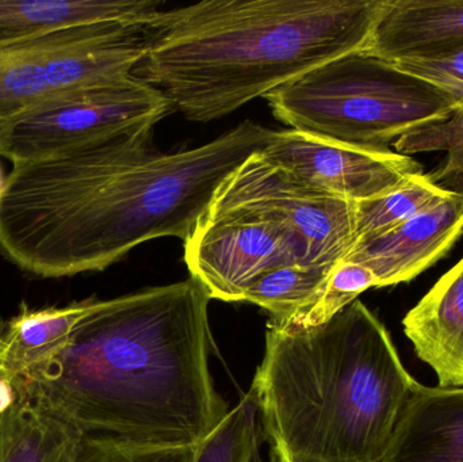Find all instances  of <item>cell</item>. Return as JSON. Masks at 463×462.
<instances>
[{
	"label": "cell",
	"instance_id": "6da1fadb",
	"mask_svg": "<svg viewBox=\"0 0 463 462\" xmlns=\"http://www.w3.org/2000/svg\"><path fill=\"white\" fill-rule=\"evenodd\" d=\"M274 132L247 119L197 148L159 152L154 129L137 130L13 165L0 193V254L57 279L106 270L155 239L184 241Z\"/></svg>",
	"mask_w": 463,
	"mask_h": 462
},
{
	"label": "cell",
	"instance_id": "7a4b0ae2",
	"mask_svg": "<svg viewBox=\"0 0 463 462\" xmlns=\"http://www.w3.org/2000/svg\"><path fill=\"white\" fill-rule=\"evenodd\" d=\"M211 300L192 277L100 300L61 353L13 385L83 437L197 447L230 412L212 377Z\"/></svg>",
	"mask_w": 463,
	"mask_h": 462
},
{
	"label": "cell",
	"instance_id": "3957f363",
	"mask_svg": "<svg viewBox=\"0 0 463 462\" xmlns=\"http://www.w3.org/2000/svg\"><path fill=\"white\" fill-rule=\"evenodd\" d=\"M385 0H203L159 10L133 76L190 121L222 118L366 48Z\"/></svg>",
	"mask_w": 463,
	"mask_h": 462
},
{
	"label": "cell",
	"instance_id": "277c9868",
	"mask_svg": "<svg viewBox=\"0 0 463 462\" xmlns=\"http://www.w3.org/2000/svg\"><path fill=\"white\" fill-rule=\"evenodd\" d=\"M419 382L355 300L307 328L267 325L250 392L282 462H383Z\"/></svg>",
	"mask_w": 463,
	"mask_h": 462
},
{
	"label": "cell",
	"instance_id": "5b68a950",
	"mask_svg": "<svg viewBox=\"0 0 463 462\" xmlns=\"http://www.w3.org/2000/svg\"><path fill=\"white\" fill-rule=\"evenodd\" d=\"M266 99L291 129L381 149L448 118L458 106L432 84L362 51L307 71Z\"/></svg>",
	"mask_w": 463,
	"mask_h": 462
},
{
	"label": "cell",
	"instance_id": "8992f818",
	"mask_svg": "<svg viewBox=\"0 0 463 462\" xmlns=\"http://www.w3.org/2000/svg\"><path fill=\"white\" fill-rule=\"evenodd\" d=\"M146 40L144 24L102 22L0 49V124L62 92L133 75Z\"/></svg>",
	"mask_w": 463,
	"mask_h": 462
},
{
	"label": "cell",
	"instance_id": "52a82bcc",
	"mask_svg": "<svg viewBox=\"0 0 463 462\" xmlns=\"http://www.w3.org/2000/svg\"><path fill=\"white\" fill-rule=\"evenodd\" d=\"M170 102L129 75L56 95L0 124V156L13 165L57 156L124 133L154 129Z\"/></svg>",
	"mask_w": 463,
	"mask_h": 462
},
{
	"label": "cell",
	"instance_id": "ba28073f",
	"mask_svg": "<svg viewBox=\"0 0 463 462\" xmlns=\"http://www.w3.org/2000/svg\"><path fill=\"white\" fill-rule=\"evenodd\" d=\"M190 277L212 300L237 303L261 274L305 263L301 247L274 217L214 198L205 216L184 241Z\"/></svg>",
	"mask_w": 463,
	"mask_h": 462
},
{
	"label": "cell",
	"instance_id": "9c48e42d",
	"mask_svg": "<svg viewBox=\"0 0 463 462\" xmlns=\"http://www.w3.org/2000/svg\"><path fill=\"white\" fill-rule=\"evenodd\" d=\"M216 200L282 222L298 241L307 265L334 269L358 243L356 203L298 181L259 154L231 175Z\"/></svg>",
	"mask_w": 463,
	"mask_h": 462
},
{
	"label": "cell",
	"instance_id": "30bf717a",
	"mask_svg": "<svg viewBox=\"0 0 463 462\" xmlns=\"http://www.w3.org/2000/svg\"><path fill=\"white\" fill-rule=\"evenodd\" d=\"M259 157L298 181L353 203L383 197L426 174L408 155L294 129L274 132Z\"/></svg>",
	"mask_w": 463,
	"mask_h": 462
},
{
	"label": "cell",
	"instance_id": "8fae6325",
	"mask_svg": "<svg viewBox=\"0 0 463 462\" xmlns=\"http://www.w3.org/2000/svg\"><path fill=\"white\" fill-rule=\"evenodd\" d=\"M463 235V195L453 192L442 203L397 225L359 240L345 260L374 273L378 288L412 281L442 259Z\"/></svg>",
	"mask_w": 463,
	"mask_h": 462
},
{
	"label": "cell",
	"instance_id": "7c38bea8",
	"mask_svg": "<svg viewBox=\"0 0 463 462\" xmlns=\"http://www.w3.org/2000/svg\"><path fill=\"white\" fill-rule=\"evenodd\" d=\"M463 46V0H385L364 53L389 62Z\"/></svg>",
	"mask_w": 463,
	"mask_h": 462
},
{
	"label": "cell",
	"instance_id": "4fadbf2b",
	"mask_svg": "<svg viewBox=\"0 0 463 462\" xmlns=\"http://www.w3.org/2000/svg\"><path fill=\"white\" fill-rule=\"evenodd\" d=\"M405 336L440 388H463V258L405 315Z\"/></svg>",
	"mask_w": 463,
	"mask_h": 462
},
{
	"label": "cell",
	"instance_id": "5bb4252c",
	"mask_svg": "<svg viewBox=\"0 0 463 462\" xmlns=\"http://www.w3.org/2000/svg\"><path fill=\"white\" fill-rule=\"evenodd\" d=\"M383 462H463V388L419 384Z\"/></svg>",
	"mask_w": 463,
	"mask_h": 462
},
{
	"label": "cell",
	"instance_id": "9a60e30c",
	"mask_svg": "<svg viewBox=\"0 0 463 462\" xmlns=\"http://www.w3.org/2000/svg\"><path fill=\"white\" fill-rule=\"evenodd\" d=\"M162 5L160 0H0V49L80 24H141Z\"/></svg>",
	"mask_w": 463,
	"mask_h": 462
},
{
	"label": "cell",
	"instance_id": "2e32d148",
	"mask_svg": "<svg viewBox=\"0 0 463 462\" xmlns=\"http://www.w3.org/2000/svg\"><path fill=\"white\" fill-rule=\"evenodd\" d=\"M99 304L97 298H87L64 306L34 309L22 303L0 335V376L14 384L56 357Z\"/></svg>",
	"mask_w": 463,
	"mask_h": 462
},
{
	"label": "cell",
	"instance_id": "e0dca14e",
	"mask_svg": "<svg viewBox=\"0 0 463 462\" xmlns=\"http://www.w3.org/2000/svg\"><path fill=\"white\" fill-rule=\"evenodd\" d=\"M16 393V403L0 415V462H76L80 431Z\"/></svg>",
	"mask_w": 463,
	"mask_h": 462
},
{
	"label": "cell",
	"instance_id": "ac0fdd59",
	"mask_svg": "<svg viewBox=\"0 0 463 462\" xmlns=\"http://www.w3.org/2000/svg\"><path fill=\"white\" fill-rule=\"evenodd\" d=\"M334 269L290 263L259 276L245 290L242 300L269 312V325L280 327L294 315L315 303Z\"/></svg>",
	"mask_w": 463,
	"mask_h": 462
},
{
	"label": "cell",
	"instance_id": "d6986e66",
	"mask_svg": "<svg viewBox=\"0 0 463 462\" xmlns=\"http://www.w3.org/2000/svg\"><path fill=\"white\" fill-rule=\"evenodd\" d=\"M451 194V190L434 184L427 174L383 197L356 203L358 241L381 235L397 225L434 208Z\"/></svg>",
	"mask_w": 463,
	"mask_h": 462
},
{
	"label": "cell",
	"instance_id": "ffe728a7",
	"mask_svg": "<svg viewBox=\"0 0 463 462\" xmlns=\"http://www.w3.org/2000/svg\"><path fill=\"white\" fill-rule=\"evenodd\" d=\"M258 415L252 393H245L216 430L197 445L194 462H252L260 439Z\"/></svg>",
	"mask_w": 463,
	"mask_h": 462
},
{
	"label": "cell",
	"instance_id": "44dd1931",
	"mask_svg": "<svg viewBox=\"0 0 463 462\" xmlns=\"http://www.w3.org/2000/svg\"><path fill=\"white\" fill-rule=\"evenodd\" d=\"M372 288H378V281L369 268L351 260H342L329 274L328 281L315 303L294 315L285 325L275 328H307L323 325Z\"/></svg>",
	"mask_w": 463,
	"mask_h": 462
},
{
	"label": "cell",
	"instance_id": "7402d4cb",
	"mask_svg": "<svg viewBox=\"0 0 463 462\" xmlns=\"http://www.w3.org/2000/svg\"><path fill=\"white\" fill-rule=\"evenodd\" d=\"M399 154L446 152L445 159L427 174L434 184L463 176V102L442 121L432 122L402 136L393 144Z\"/></svg>",
	"mask_w": 463,
	"mask_h": 462
},
{
	"label": "cell",
	"instance_id": "603a6c76",
	"mask_svg": "<svg viewBox=\"0 0 463 462\" xmlns=\"http://www.w3.org/2000/svg\"><path fill=\"white\" fill-rule=\"evenodd\" d=\"M193 448H136L95 437H81L76 462H194Z\"/></svg>",
	"mask_w": 463,
	"mask_h": 462
},
{
	"label": "cell",
	"instance_id": "cb8c5ba5",
	"mask_svg": "<svg viewBox=\"0 0 463 462\" xmlns=\"http://www.w3.org/2000/svg\"><path fill=\"white\" fill-rule=\"evenodd\" d=\"M392 64L437 87L458 105L463 102V46L443 56L400 60Z\"/></svg>",
	"mask_w": 463,
	"mask_h": 462
},
{
	"label": "cell",
	"instance_id": "d4e9b609",
	"mask_svg": "<svg viewBox=\"0 0 463 462\" xmlns=\"http://www.w3.org/2000/svg\"><path fill=\"white\" fill-rule=\"evenodd\" d=\"M18 393L10 380L0 376V415L5 414L16 403Z\"/></svg>",
	"mask_w": 463,
	"mask_h": 462
},
{
	"label": "cell",
	"instance_id": "484cf974",
	"mask_svg": "<svg viewBox=\"0 0 463 462\" xmlns=\"http://www.w3.org/2000/svg\"><path fill=\"white\" fill-rule=\"evenodd\" d=\"M443 184H445L443 187H446V189L453 190V192L463 195V176L449 179V181L443 182Z\"/></svg>",
	"mask_w": 463,
	"mask_h": 462
},
{
	"label": "cell",
	"instance_id": "4316f807",
	"mask_svg": "<svg viewBox=\"0 0 463 462\" xmlns=\"http://www.w3.org/2000/svg\"><path fill=\"white\" fill-rule=\"evenodd\" d=\"M252 462H282L279 460L277 455H275L272 450H269V457L263 458V456L260 455V450L256 453L255 457H253Z\"/></svg>",
	"mask_w": 463,
	"mask_h": 462
},
{
	"label": "cell",
	"instance_id": "83f0119b",
	"mask_svg": "<svg viewBox=\"0 0 463 462\" xmlns=\"http://www.w3.org/2000/svg\"><path fill=\"white\" fill-rule=\"evenodd\" d=\"M5 178H2V175H0V193H2L3 184H5Z\"/></svg>",
	"mask_w": 463,
	"mask_h": 462
},
{
	"label": "cell",
	"instance_id": "f1b7e54d",
	"mask_svg": "<svg viewBox=\"0 0 463 462\" xmlns=\"http://www.w3.org/2000/svg\"><path fill=\"white\" fill-rule=\"evenodd\" d=\"M5 323L3 320H0V335H2L3 328H5Z\"/></svg>",
	"mask_w": 463,
	"mask_h": 462
}]
</instances>
